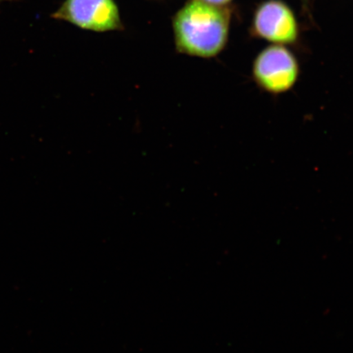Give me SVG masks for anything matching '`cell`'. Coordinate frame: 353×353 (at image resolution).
Masks as SVG:
<instances>
[{
	"label": "cell",
	"instance_id": "3",
	"mask_svg": "<svg viewBox=\"0 0 353 353\" xmlns=\"http://www.w3.org/2000/svg\"><path fill=\"white\" fill-rule=\"evenodd\" d=\"M52 17L95 32L123 30L114 0H65Z\"/></svg>",
	"mask_w": 353,
	"mask_h": 353
},
{
	"label": "cell",
	"instance_id": "4",
	"mask_svg": "<svg viewBox=\"0 0 353 353\" xmlns=\"http://www.w3.org/2000/svg\"><path fill=\"white\" fill-rule=\"evenodd\" d=\"M254 28L259 37L273 43L286 44L296 41L297 21L284 3L272 0L256 11Z\"/></svg>",
	"mask_w": 353,
	"mask_h": 353
},
{
	"label": "cell",
	"instance_id": "5",
	"mask_svg": "<svg viewBox=\"0 0 353 353\" xmlns=\"http://www.w3.org/2000/svg\"><path fill=\"white\" fill-rule=\"evenodd\" d=\"M202 1L213 4V6H225V4L231 2L232 0H202Z\"/></svg>",
	"mask_w": 353,
	"mask_h": 353
},
{
	"label": "cell",
	"instance_id": "6",
	"mask_svg": "<svg viewBox=\"0 0 353 353\" xmlns=\"http://www.w3.org/2000/svg\"><path fill=\"white\" fill-rule=\"evenodd\" d=\"M6 1V0H0V2Z\"/></svg>",
	"mask_w": 353,
	"mask_h": 353
},
{
	"label": "cell",
	"instance_id": "1",
	"mask_svg": "<svg viewBox=\"0 0 353 353\" xmlns=\"http://www.w3.org/2000/svg\"><path fill=\"white\" fill-rule=\"evenodd\" d=\"M229 21L222 6L188 0L173 19L176 51L201 59L218 56L228 42Z\"/></svg>",
	"mask_w": 353,
	"mask_h": 353
},
{
	"label": "cell",
	"instance_id": "2",
	"mask_svg": "<svg viewBox=\"0 0 353 353\" xmlns=\"http://www.w3.org/2000/svg\"><path fill=\"white\" fill-rule=\"evenodd\" d=\"M299 77L300 66L296 57L279 44L264 48L253 63L252 78L256 86L272 97L292 91Z\"/></svg>",
	"mask_w": 353,
	"mask_h": 353
}]
</instances>
